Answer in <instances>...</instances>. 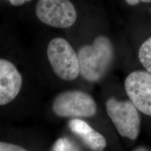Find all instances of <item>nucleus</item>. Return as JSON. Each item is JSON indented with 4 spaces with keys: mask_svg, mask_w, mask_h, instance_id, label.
Listing matches in <instances>:
<instances>
[{
    "mask_svg": "<svg viewBox=\"0 0 151 151\" xmlns=\"http://www.w3.org/2000/svg\"><path fill=\"white\" fill-rule=\"evenodd\" d=\"M106 108L119 134L132 140L137 139L140 132L141 118L139 111L129 100L118 101L114 97L109 98Z\"/></svg>",
    "mask_w": 151,
    "mask_h": 151,
    "instance_id": "nucleus-4",
    "label": "nucleus"
},
{
    "mask_svg": "<svg viewBox=\"0 0 151 151\" xmlns=\"http://www.w3.org/2000/svg\"><path fill=\"white\" fill-rule=\"evenodd\" d=\"M69 127L71 131L92 150L103 151L106 146L105 137L84 120L72 119L69 122Z\"/></svg>",
    "mask_w": 151,
    "mask_h": 151,
    "instance_id": "nucleus-8",
    "label": "nucleus"
},
{
    "mask_svg": "<svg viewBox=\"0 0 151 151\" xmlns=\"http://www.w3.org/2000/svg\"><path fill=\"white\" fill-rule=\"evenodd\" d=\"M133 151H150V150H149L148 148H146V147L140 146V147H138V148L134 149Z\"/></svg>",
    "mask_w": 151,
    "mask_h": 151,
    "instance_id": "nucleus-14",
    "label": "nucleus"
},
{
    "mask_svg": "<svg viewBox=\"0 0 151 151\" xmlns=\"http://www.w3.org/2000/svg\"><path fill=\"white\" fill-rule=\"evenodd\" d=\"M52 151H80L76 145L67 138L59 139L55 143Z\"/></svg>",
    "mask_w": 151,
    "mask_h": 151,
    "instance_id": "nucleus-10",
    "label": "nucleus"
},
{
    "mask_svg": "<svg viewBox=\"0 0 151 151\" xmlns=\"http://www.w3.org/2000/svg\"><path fill=\"white\" fill-rule=\"evenodd\" d=\"M53 112L62 118H90L97 113V104L90 94L80 90H68L56 96Z\"/></svg>",
    "mask_w": 151,
    "mask_h": 151,
    "instance_id": "nucleus-3",
    "label": "nucleus"
},
{
    "mask_svg": "<svg viewBox=\"0 0 151 151\" xmlns=\"http://www.w3.org/2000/svg\"><path fill=\"white\" fill-rule=\"evenodd\" d=\"M77 55L81 76L87 81L96 82L108 71L114 58V49L109 38L99 36L92 45L79 48Z\"/></svg>",
    "mask_w": 151,
    "mask_h": 151,
    "instance_id": "nucleus-1",
    "label": "nucleus"
},
{
    "mask_svg": "<svg viewBox=\"0 0 151 151\" xmlns=\"http://www.w3.org/2000/svg\"><path fill=\"white\" fill-rule=\"evenodd\" d=\"M37 18L43 23L56 28H67L75 23L77 13L69 0H39Z\"/></svg>",
    "mask_w": 151,
    "mask_h": 151,
    "instance_id": "nucleus-5",
    "label": "nucleus"
},
{
    "mask_svg": "<svg viewBox=\"0 0 151 151\" xmlns=\"http://www.w3.org/2000/svg\"><path fill=\"white\" fill-rule=\"evenodd\" d=\"M127 1V4H129V5L132 6H135L140 2L141 0H125Z\"/></svg>",
    "mask_w": 151,
    "mask_h": 151,
    "instance_id": "nucleus-13",
    "label": "nucleus"
},
{
    "mask_svg": "<svg viewBox=\"0 0 151 151\" xmlns=\"http://www.w3.org/2000/svg\"><path fill=\"white\" fill-rule=\"evenodd\" d=\"M124 88L137 110L151 116V73L147 71L130 73L124 82Z\"/></svg>",
    "mask_w": 151,
    "mask_h": 151,
    "instance_id": "nucleus-6",
    "label": "nucleus"
},
{
    "mask_svg": "<svg viewBox=\"0 0 151 151\" xmlns=\"http://www.w3.org/2000/svg\"><path fill=\"white\" fill-rule=\"evenodd\" d=\"M22 77L12 62L0 59V106L8 104L20 93Z\"/></svg>",
    "mask_w": 151,
    "mask_h": 151,
    "instance_id": "nucleus-7",
    "label": "nucleus"
},
{
    "mask_svg": "<svg viewBox=\"0 0 151 151\" xmlns=\"http://www.w3.org/2000/svg\"><path fill=\"white\" fill-rule=\"evenodd\" d=\"M139 58L146 70L151 73V37L145 41L141 46Z\"/></svg>",
    "mask_w": 151,
    "mask_h": 151,
    "instance_id": "nucleus-9",
    "label": "nucleus"
},
{
    "mask_svg": "<svg viewBox=\"0 0 151 151\" xmlns=\"http://www.w3.org/2000/svg\"><path fill=\"white\" fill-rule=\"evenodd\" d=\"M0 151H27L22 147L13 143L0 141Z\"/></svg>",
    "mask_w": 151,
    "mask_h": 151,
    "instance_id": "nucleus-11",
    "label": "nucleus"
},
{
    "mask_svg": "<svg viewBox=\"0 0 151 151\" xmlns=\"http://www.w3.org/2000/svg\"><path fill=\"white\" fill-rule=\"evenodd\" d=\"M8 1H9V3H10L11 5L18 6L22 5L24 4V3L30 1L31 0H8Z\"/></svg>",
    "mask_w": 151,
    "mask_h": 151,
    "instance_id": "nucleus-12",
    "label": "nucleus"
},
{
    "mask_svg": "<svg viewBox=\"0 0 151 151\" xmlns=\"http://www.w3.org/2000/svg\"><path fill=\"white\" fill-rule=\"evenodd\" d=\"M47 56L54 72L65 81H73L78 77V55L66 39L54 38L48 43Z\"/></svg>",
    "mask_w": 151,
    "mask_h": 151,
    "instance_id": "nucleus-2",
    "label": "nucleus"
},
{
    "mask_svg": "<svg viewBox=\"0 0 151 151\" xmlns=\"http://www.w3.org/2000/svg\"><path fill=\"white\" fill-rule=\"evenodd\" d=\"M141 1H143V2H144V3L151 2V0H141Z\"/></svg>",
    "mask_w": 151,
    "mask_h": 151,
    "instance_id": "nucleus-15",
    "label": "nucleus"
}]
</instances>
